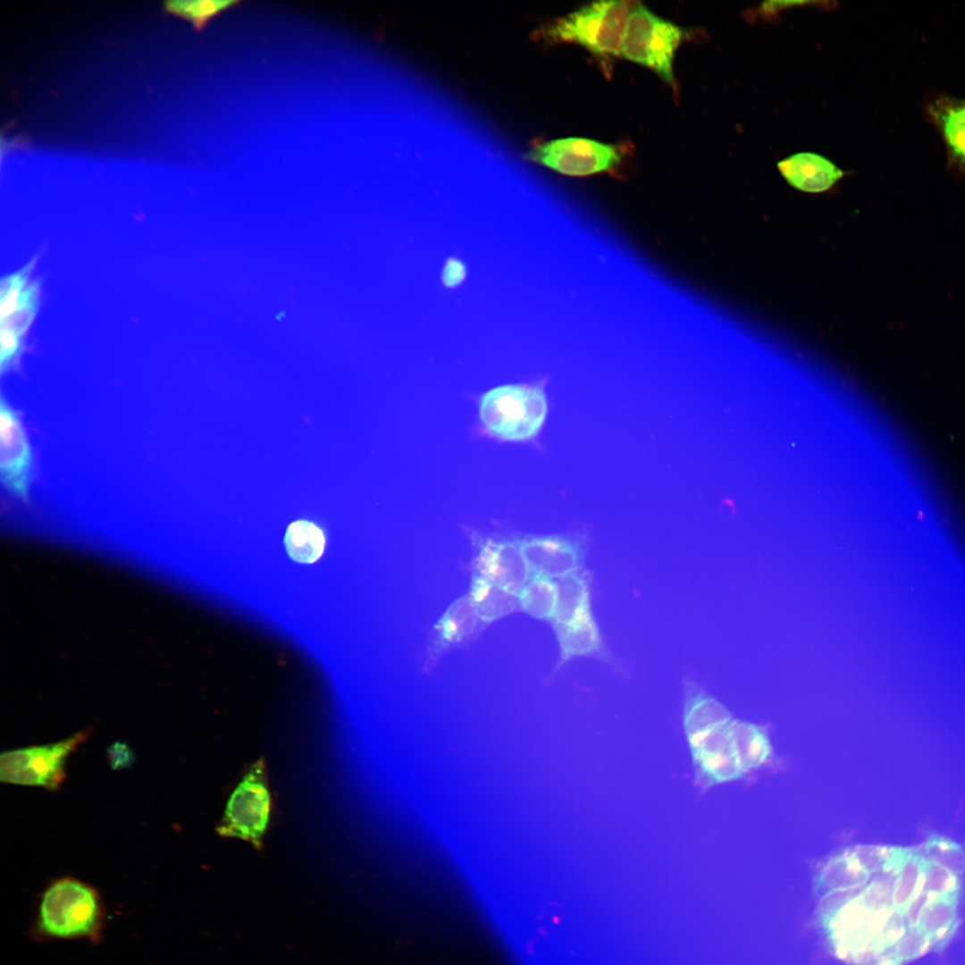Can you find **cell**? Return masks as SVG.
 <instances>
[{
    "mask_svg": "<svg viewBox=\"0 0 965 965\" xmlns=\"http://www.w3.org/2000/svg\"><path fill=\"white\" fill-rule=\"evenodd\" d=\"M23 340L14 334L0 330V370L4 373L19 358Z\"/></svg>",
    "mask_w": 965,
    "mask_h": 965,
    "instance_id": "32",
    "label": "cell"
},
{
    "mask_svg": "<svg viewBox=\"0 0 965 965\" xmlns=\"http://www.w3.org/2000/svg\"><path fill=\"white\" fill-rule=\"evenodd\" d=\"M36 265L31 259L20 270L2 278L0 281V317L10 315L21 292L29 284V278Z\"/></svg>",
    "mask_w": 965,
    "mask_h": 965,
    "instance_id": "29",
    "label": "cell"
},
{
    "mask_svg": "<svg viewBox=\"0 0 965 965\" xmlns=\"http://www.w3.org/2000/svg\"><path fill=\"white\" fill-rule=\"evenodd\" d=\"M517 597L524 613L536 619L552 621L557 604V583L552 578L533 573Z\"/></svg>",
    "mask_w": 965,
    "mask_h": 965,
    "instance_id": "22",
    "label": "cell"
},
{
    "mask_svg": "<svg viewBox=\"0 0 965 965\" xmlns=\"http://www.w3.org/2000/svg\"><path fill=\"white\" fill-rule=\"evenodd\" d=\"M559 649L557 669L581 657L610 662L611 658L592 612L567 624H551Z\"/></svg>",
    "mask_w": 965,
    "mask_h": 965,
    "instance_id": "14",
    "label": "cell"
},
{
    "mask_svg": "<svg viewBox=\"0 0 965 965\" xmlns=\"http://www.w3.org/2000/svg\"><path fill=\"white\" fill-rule=\"evenodd\" d=\"M39 298V283L30 282L20 295L13 311L0 319V330L9 331L24 340L37 316Z\"/></svg>",
    "mask_w": 965,
    "mask_h": 965,
    "instance_id": "25",
    "label": "cell"
},
{
    "mask_svg": "<svg viewBox=\"0 0 965 965\" xmlns=\"http://www.w3.org/2000/svg\"><path fill=\"white\" fill-rule=\"evenodd\" d=\"M516 539L534 574L558 579L583 568L587 553V541L583 536L525 535Z\"/></svg>",
    "mask_w": 965,
    "mask_h": 965,
    "instance_id": "9",
    "label": "cell"
},
{
    "mask_svg": "<svg viewBox=\"0 0 965 965\" xmlns=\"http://www.w3.org/2000/svg\"><path fill=\"white\" fill-rule=\"evenodd\" d=\"M633 7L627 1L592 3L557 20L545 29V37L580 45L604 58L619 55Z\"/></svg>",
    "mask_w": 965,
    "mask_h": 965,
    "instance_id": "4",
    "label": "cell"
},
{
    "mask_svg": "<svg viewBox=\"0 0 965 965\" xmlns=\"http://www.w3.org/2000/svg\"><path fill=\"white\" fill-rule=\"evenodd\" d=\"M463 270L464 268L461 264L457 265V264H450V265H449V267L445 270V278L450 280L451 284L453 275H455V281L457 283L463 277Z\"/></svg>",
    "mask_w": 965,
    "mask_h": 965,
    "instance_id": "35",
    "label": "cell"
},
{
    "mask_svg": "<svg viewBox=\"0 0 965 965\" xmlns=\"http://www.w3.org/2000/svg\"><path fill=\"white\" fill-rule=\"evenodd\" d=\"M469 598L481 622L490 624L513 613L519 607L517 594L474 574Z\"/></svg>",
    "mask_w": 965,
    "mask_h": 965,
    "instance_id": "20",
    "label": "cell"
},
{
    "mask_svg": "<svg viewBox=\"0 0 965 965\" xmlns=\"http://www.w3.org/2000/svg\"><path fill=\"white\" fill-rule=\"evenodd\" d=\"M525 157L568 176H587L613 169L621 153L611 144L584 138H564L539 144Z\"/></svg>",
    "mask_w": 965,
    "mask_h": 965,
    "instance_id": "7",
    "label": "cell"
},
{
    "mask_svg": "<svg viewBox=\"0 0 965 965\" xmlns=\"http://www.w3.org/2000/svg\"><path fill=\"white\" fill-rule=\"evenodd\" d=\"M730 723L685 735L694 783L703 790L745 776L733 748Z\"/></svg>",
    "mask_w": 965,
    "mask_h": 965,
    "instance_id": "8",
    "label": "cell"
},
{
    "mask_svg": "<svg viewBox=\"0 0 965 965\" xmlns=\"http://www.w3.org/2000/svg\"><path fill=\"white\" fill-rule=\"evenodd\" d=\"M777 168L790 186L807 193L827 191L844 175L832 161L812 152L789 155L777 163Z\"/></svg>",
    "mask_w": 965,
    "mask_h": 965,
    "instance_id": "13",
    "label": "cell"
},
{
    "mask_svg": "<svg viewBox=\"0 0 965 965\" xmlns=\"http://www.w3.org/2000/svg\"><path fill=\"white\" fill-rule=\"evenodd\" d=\"M474 566L477 575L516 594L531 576L530 567L516 538L482 541Z\"/></svg>",
    "mask_w": 965,
    "mask_h": 965,
    "instance_id": "11",
    "label": "cell"
},
{
    "mask_svg": "<svg viewBox=\"0 0 965 965\" xmlns=\"http://www.w3.org/2000/svg\"><path fill=\"white\" fill-rule=\"evenodd\" d=\"M926 860L921 850L910 848L898 872L893 892V908L902 915L913 898L923 890Z\"/></svg>",
    "mask_w": 965,
    "mask_h": 965,
    "instance_id": "23",
    "label": "cell"
},
{
    "mask_svg": "<svg viewBox=\"0 0 965 965\" xmlns=\"http://www.w3.org/2000/svg\"><path fill=\"white\" fill-rule=\"evenodd\" d=\"M960 892L936 896L925 908L918 927L929 937L955 924L958 917Z\"/></svg>",
    "mask_w": 965,
    "mask_h": 965,
    "instance_id": "26",
    "label": "cell"
},
{
    "mask_svg": "<svg viewBox=\"0 0 965 965\" xmlns=\"http://www.w3.org/2000/svg\"><path fill=\"white\" fill-rule=\"evenodd\" d=\"M871 875L853 857L848 846L826 858L813 877V892L820 899L832 894L860 889Z\"/></svg>",
    "mask_w": 965,
    "mask_h": 965,
    "instance_id": "15",
    "label": "cell"
},
{
    "mask_svg": "<svg viewBox=\"0 0 965 965\" xmlns=\"http://www.w3.org/2000/svg\"><path fill=\"white\" fill-rule=\"evenodd\" d=\"M926 859L959 877L965 872V850L957 842L940 835H931L924 847Z\"/></svg>",
    "mask_w": 965,
    "mask_h": 965,
    "instance_id": "28",
    "label": "cell"
},
{
    "mask_svg": "<svg viewBox=\"0 0 965 965\" xmlns=\"http://www.w3.org/2000/svg\"><path fill=\"white\" fill-rule=\"evenodd\" d=\"M239 4L231 0H176L167 1L164 6L166 12L190 21L200 30L211 18Z\"/></svg>",
    "mask_w": 965,
    "mask_h": 965,
    "instance_id": "27",
    "label": "cell"
},
{
    "mask_svg": "<svg viewBox=\"0 0 965 965\" xmlns=\"http://www.w3.org/2000/svg\"><path fill=\"white\" fill-rule=\"evenodd\" d=\"M592 575L584 568L556 581L557 604L551 624H567L592 612Z\"/></svg>",
    "mask_w": 965,
    "mask_h": 965,
    "instance_id": "19",
    "label": "cell"
},
{
    "mask_svg": "<svg viewBox=\"0 0 965 965\" xmlns=\"http://www.w3.org/2000/svg\"><path fill=\"white\" fill-rule=\"evenodd\" d=\"M960 888L961 877L932 861L926 860L923 890L939 896L960 892Z\"/></svg>",
    "mask_w": 965,
    "mask_h": 965,
    "instance_id": "30",
    "label": "cell"
},
{
    "mask_svg": "<svg viewBox=\"0 0 965 965\" xmlns=\"http://www.w3.org/2000/svg\"><path fill=\"white\" fill-rule=\"evenodd\" d=\"M730 732L734 753L746 774L764 767L771 760L773 747L764 726L733 719Z\"/></svg>",
    "mask_w": 965,
    "mask_h": 965,
    "instance_id": "18",
    "label": "cell"
},
{
    "mask_svg": "<svg viewBox=\"0 0 965 965\" xmlns=\"http://www.w3.org/2000/svg\"><path fill=\"white\" fill-rule=\"evenodd\" d=\"M924 112L944 144L948 167L965 179V98L930 96Z\"/></svg>",
    "mask_w": 965,
    "mask_h": 965,
    "instance_id": "12",
    "label": "cell"
},
{
    "mask_svg": "<svg viewBox=\"0 0 965 965\" xmlns=\"http://www.w3.org/2000/svg\"><path fill=\"white\" fill-rule=\"evenodd\" d=\"M733 719L731 712L719 701L694 683L685 680L682 715L685 735L726 724Z\"/></svg>",
    "mask_w": 965,
    "mask_h": 965,
    "instance_id": "16",
    "label": "cell"
},
{
    "mask_svg": "<svg viewBox=\"0 0 965 965\" xmlns=\"http://www.w3.org/2000/svg\"><path fill=\"white\" fill-rule=\"evenodd\" d=\"M481 622L469 596L456 600L434 627L433 651L439 652L469 639Z\"/></svg>",
    "mask_w": 965,
    "mask_h": 965,
    "instance_id": "17",
    "label": "cell"
},
{
    "mask_svg": "<svg viewBox=\"0 0 965 965\" xmlns=\"http://www.w3.org/2000/svg\"><path fill=\"white\" fill-rule=\"evenodd\" d=\"M935 897L922 890L913 898L903 914L908 928L918 927L925 908Z\"/></svg>",
    "mask_w": 965,
    "mask_h": 965,
    "instance_id": "33",
    "label": "cell"
},
{
    "mask_svg": "<svg viewBox=\"0 0 965 965\" xmlns=\"http://www.w3.org/2000/svg\"><path fill=\"white\" fill-rule=\"evenodd\" d=\"M110 759L113 768H122L130 764L131 760V753L129 751L128 746L125 744L115 743L109 751Z\"/></svg>",
    "mask_w": 965,
    "mask_h": 965,
    "instance_id": "34",
    "label": "cell"
},
{
    "mask_svg": "<svg viewBox=\"0 0 965 965\" xmlns=\"http://www.w3.org/2000/svg\"><path fill=\"white\" fill-rule=\"evenodd\" d=\"M895 954L903 965L922 957L931 951L930 937L919 927L908 928L894 945Z\"/></svg>",
    "mask_w": 965,
    "mask_h": 965,
    "instance_id": "31",
    "label": "cell"
},
{
    "mask_svg": "<svg viewBox=\"0 0 965 965\" xmlns=\"http://www.w3.org/2000/svg\"><path fill=\"white\" fill-rule=\"evenodd\" d=\"M33 457L21 421L2 398L0 402V475L13 495L28 499Z\"/></svg>",
    "mask_w": 965,
    "mask_h": 965,
    "instance_id": "10",
    "label": "cell"
},
{
    "mask_svg": "<svg viewBox=\"0 0 965 965\" xmlns=\"http://www.w3.org/2000/svg\"><path fill=\"white\" fill-rule=\"evenodd\" d=\"M284 543L289 556L295 561L312 564L323 555L325 535L315 522L298 519L290 523L286 530Z\"/></svg>",
    "mask_w": 965,
    "mask_h": 965,
    "instance_id": "21",
    "label": "cell"
},
{
    "mask_svg": "<svg viewBox=\"0 0 965 965\" xmlns=\"http://www.w3.org/2000/svg\"><path fill=\"white\" fill-rule=\"evenodd\" d=\"M685 31L642 5L629 15L620 55L655 71L669 84L675 82L674 60Z\"/></svg>",
    "mask_w": 965,
    "mask_h": 965,
    "instance_id": "5",
    "label": "cell"
},
{
    "mask_svg": "<svg viewBox=\"0 0 965 965\" xmlns=\"http://www.w3.org/2000/svg\"><path fill=\"white\" fill-rule=\"evenodd\" d=\"M848 849L871 877L882 871H899L910 850L882 844H855Z\"/></svg>",
    "mask_w": 965,
    "mask_h": 965,
    "instance_id": "24",
    "label": "cell"
},
{
    "mask_svg": "<svg viewBox=\"0 0 965 965\" xmlns=\"http://www.w3.org/2000/svg\"><path fill=\"white\" fill-rule=\"evenodd\" d=\"M480 421L492 437L509 442L533 439L548 415V399L541 384H504L481 395Z\"/></svg>",
    "mask_w": 965,
    "mask_h": 965,
    "instance_id": "1",
    "label": "cell"
},
{
    "mask_svg": "<svg viewBox=\"0 0 965 965\" xmlns=\"http://www.w3.org/2000/svg\"><path fill=\"white\" fill-rule=\"evenodd\" d=\"M87 737V732L82 731L55 743L4 751L0 756V780L56 790L65 779L68 758Z\"/></svg>",
    "mask_w": 965,
    "mask_h": 965,
    "instance_id": "6",
    "label": "cell"
},
{
    "mask_svg": "<svg viewBox=\"0 0 965 965\" xmlns=\"http://www.w3.org/2000/svg\"><path fill=\"white\" fill-rule=\"evenodd\" d=\"M103 919L96 891L73 877L59 878L50 884L40 899L37 926L45 936L55 939H80L94 936Z\"/></svg>",
    "mask_w": 965,
    "mask_h": 965,
    "instance_id": "2",
    "label": "cell"
},
{
    "mask_svg": "<svg viewBox=\"0 0 965 965\" xmlns=\"http://www.w3.org/2000/svg\"><path fill=\"white\" fill-rule=\"evenodd\" d=\"M273 813L265 760L251 763L231 790L216 827L222 837L239 839L262 850Z\"/></svg>",
    "mask_w": 965,
    "mask_h": 965,
    "instance_id": "3",
    "label": "cell"
}]
</instances>
